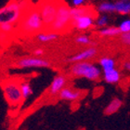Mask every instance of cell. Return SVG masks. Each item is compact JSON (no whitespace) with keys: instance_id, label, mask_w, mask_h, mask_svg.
Instances as JSON below:
<instances>
[{"instance_id":"21","label":"cell","mask_w":130,"mask_h":130,"mask_svg":"<svg viewBox=\"0 0 130 130\" xmlns=\"http://www.w3.org/2000/svg\"><path fill=\"white\" fill-rule=\"evenodd\" d=\"M75 42L81 46H90L92 45V40L88 35H80L75 37Z\"/></svg>"},{"instance_id":"16","label":"cell","mask_w":130,"mask_h":130,"mask_svg":"<svg viewBox=\"0 0 130 130\" xmlns=\"http://www.w3.org/2000/svg\"><path fill=\"white\" fill-rule=\"evenodd\" d=\"M99 35L101 36H116L118 35H121L119 28L114 26H105L103 28H100L99 30Z\"/></svg>"},{"instance_id":"14","label":"cell","mask_w":130,"mask_h":130,"mask_svg":"<svg viewBox=\"0 0 130 130\" xmlns=\"http://www.w3.org/2000/svg\"><path fill=\"white\" fill-rule=\"evenodd\" d=\"M58 37H59V35L54 31H51L49 32H44L41 31L36 35L37 40L41 43H48L51 41H55L56 39H58Z\"/></svg>"},{"instance_id":"27","label":"cell","mask_w":130,"mask_h":130,"mask_svg":"<svg viewBox=\"0 0 130 130\" xmlns=\"http://www.w3.org/2000/svg\"><path fill=\"white\" fill-rule=\"evenodd\" d=\"M124 68H125V70L130 72V61H126L124 63Z\"/></svg>"},{"instance_id":"15","label":"cell","mask_w":130,"mask_h":130,"mask_svg":"<svg viewBox=\"0 0 130 130\" xmlns=\"http://www.w3.org/2000/svg\"><path fill=\"white\" fill-rule=\"evenodd\" d=\"M122 104L123 103L121 100H119V99H113L105 108L104 113L107 114V115H111V114L115 113L122 107Z\"/></svg>"},{"instance_id":"7","label":"cell","mask_w":130,"mask_h":130,"mask_svg":"<svg viewBox=\"0 0 130 130\" xmlns=\"http://www.w3.org/2000/svg\"><path fill=\"white\" fill-rule=\"evenodd\" d=\"M17 66L21 69L29 68H46L50 66L48 60L42 59L41 57H26L18 60Z\"/></svg>"},{"instance_id":"11","label":"cell","mask_w":130,"mask_h":130,"mask_svg":"<svg viewBox=\"0 0 130 130\" xmlns=\"http://www.w3.org/2000/svg\"><path fill=\"white\" fill-rule=\"evenodd\" d=\"M67 83V79L62 74H58L52 80L50 87H49V91L51 95H57L61 91L62 88H64Z\"/></svg>"},{"instance_id":"10","label":"cell","mask_w":130,"mask_h":130,"mask_svg":"<svg viewBox=\"0 0 130 130\" xmlns=\"http://www.w3.org/2000/svg\"><path fill=\"white\" fill-rule=\"evenodd\" d=\"M59 97L61 100L65 101H76L82 97V92L79 90L65 87L59 93Z\"/></svg>"},{"instance_id":"19","label":"cell","mask_w":130,"mask_h":130,"mask_svg":"<svg viewBox=\"0 0 130 130\" xmlns=\"http://www.w3.org/2000/svg\"><path fill=\"white\" fill-rule=\"evenodd\" d=\"M20 86H21V90H22V94L23 100H27L28 98H30L32 95V88L31 87V85L29 82L27 81H23L20 83Z\"/></svg>"},{"instance_id":"24","label":"cell","mask_w":130,"mask_h":130,"mask_svg":"<svg viewBox=\"0 0 130 130\" xmlns=\"http://www.w3.org/2000/svg\"><path fill=\"white\" fill-rule=\"evenodd\" d=\"M120 40H121V42H122L124 45L130 46V32L121 34V36H120Z\"/></svg>"},{"instance_id":"18","label":"cell","mask_w":130,"mask_h":130,"mask_svg":"<svg viewBox=\"0 0 130 130\" xmlns=\"http://www.w3.org/2000/svg\"><path fill=\"white\" fill-rule=\"evenodd\" d=\"M100 65L103 72L111 70V69L115 68V60L112 58L103 57L100 60Z\"/></svg>"},{"instance_id":"9","label":"cell","mask_w":130,"mask_h":130,"mask_svg":"<svg viewBox=\"0 0 130 130\" xmlns=\"http://www.w3.org/2000/svg\"><path fill=\"white\" fill-rule=\"evenodd\" d=\"M98 53V50L94 46H90L87 48L82 50V51L78 52L74 54L73 56L70 57L68 59V61L71 63L74 62H79V61H86V60H89L95 57Z\"/></svg>"},{"instance_id":"8","label":"cell","mask_w":130,"mask_h":130,"mask_svg":"<svg viewBox=\"0 0 130 130\" xmlns=\"http://www.w3.org/2000/svg\"><path fill=\"white\" fill-rule=\"evenodd\" d=\"M94 24H95V18H94V13L91 11V9L87 13L72 20V26L80 31L88 30Z\"/></svg>"},{"instance_id":"22","label":"cell","mask_w":130,"mask_h":130,"mask_svg":"<svg viewBox=\"0 0 130 130\" xmlns=\"http://www.w3.org/2000/svg\"><path fill=\"white\" fill-rule=\"evenodd\" d=\"M118 28H119V30H120V32H121V34L130 32V19L123 21V22L119 24Z\"/></svg>"},{"instance_id":"23","label":"cell","mask_w":130,"mask_h":130,"mask_svg":"<svg viewBox=\"0 0 130 130\" xmlns=\"http://www.w3.org/2000/svg\"><path fill=\"white\" fill-rule=\"evenodd\" d=\"M14 25L10 23H4V24L0 25V32L3 34H9V32H13Z\"/></svg>"},{"instance_id":"13","label":"cell","mask_w":130,"mask_h":130,"mask_svg":"<svg viewBox=\"0 0 130 130\" xmlns=\"http://www.w3.org/2000/svg\"><path fill=\"white\" fill-rule=\"evenodd\" d=\"M114 5L115 12L122 15L130 14V0H117Z\"/></svg>"},{"instance_id":"12","label":"cell","mask_w":130,"mask_h":130,"mask_svg":"<svg viewBox=\"0 0 130 130\" xmlns=\"http://www.w3.org/2000/svg\"><path fill=\"white\" fill-rule=\"evenodd\" d=\"M103 78H104V81L108 84H116L120 81L121 74L119 71L113 68L111 70L103 72Z\"/></svg>"},{"instance_id":"17","label":"cell","mask_w":130,"mask_h":130,"mask_svg":"<svg viewBox=\"0 0 130 130\" xmlns=\"http://www.w3.org/2000/svg\"><path fill=\"white\" fill-rule=\"evenodd\" d=\"M98 11L101 14H108V13H112L115 12V5L112 2H109V1H105V2L100 3V5L98 6Z\"/></svg>"},{"instance_id":"5","label":"cell","mask_w":130,"mask_h":130,"mask_svg":"<svg viewBox=\"0 0 130 130\" xmlns=\"http://www.w3.org/2000/svg\"><path fill=\"white\" fill-rule=\"evenodd\" d=\"M2 88L5 100L9 105L15 107L23 100L21 86L19 83L13 80H8L3 84Z\"/></svg>"},{"instance_id":"26","label":"cell","mask_w":130,"mask_h":130,"mask_svg":"<svg viewBox=\"0 0 130 130\" xmlns=\"http://www.w3.org/2000/svg\"><path fill=\"white\" fill-rule=\"evenodd\" d=\"M34 54L36 57H41L42 55H44V50L42 48H36L34 50Z\"/></svg>"},{"instance_id":"25","label":"cell","mask_w":130,"mask_h":130,"mask_svg":"<svg viewBox=\"0 0 130 130\" xmlns=\"http://www.w3.org/2000/svg\"><path fill=\"white\" fill-rule=\"evenodd\" d=\"M87 0H71V6L73 8H80L83 7Z\"/></svg>"},{"instance_id":"20","label":"cell","mask_w":130,"mask_h":130,"mask_svg":"<svg viewBox=\"0 0 130 130\" xmlns=\"http://www.w3.org/2000/svg\"><path fill=\"white\" fill-rule=\"evenodd\" d=\"M109 22H110V19H109L108 15L107 14H101L100 16H99L96 19L95 25L97 27L103 28L109 24Z\"/></svg>"},{"instance_id":"3","label":"cell","mask_w":130,"mask_h":130,"mask_svg":"<svg viewBox=\"0 0 130 130\" xmlns=\"http://www.w3.org/2000/svg\"><path fill=\"white\" fill-rule=\"evenodd\" d=\"M70 71L74 77L85 78L89 81H97L101 76V71L100 68L87 60L73 63Z\"/></svg>"},{"instance_id":"1","label":"cell","mask_w":130,"mask_h":130,"mask_svg":"<svg viewBox=\"0 0 130 130\" xmlns=\"http://www.w3.org/2000/svg\"><path fill=\"white\" fill-rule=\"evenodd\" d=\"M19 23L22 32L27 35L41 32L45 28L40 11L37 8L26 9Z\"/></svg>"},{"instance_id":"6","label":"cell","mask_w":130,"mask_h":130,"mask_svg":"<svg viewBox=\"0 0 130 130\" xmlns=\"http://www.w3.org/2000/svg\"><path fill=\"white\" fill-rule=\"evenodd\" d=\"M59 3L53 2V1H46L43 2L39 8L41 17L45 24V28L49 29L51 27L52 23L54 22L56 14H57V8Z\"/></svg>"},{"instance_id":"4","label":"cell","mask_w":130,"mask_h":130,"mask_svg":"<svg viewBox=\"0 0 130 130\" xmlns=\"http://www.w3.org/2000/svg\"><path fill=\"white\" fill-rule=\"evenodd\" d=\"M70 25H72V14L71 8L64 3H59L57 8V14L52 23L50 31L63 32Z\"/></svg>"},{"instance_id":"2","label":"cell","mask_w":130,"mask_h":130,"mask_svg":"<svg viewBox=\"0 0 130 130\" xmlns=\"http://www.w3.org/2000/svg\"><path fill=\"white\" fill-rule=\"evenodd\" d=\"M25 4L13 1L0 8V25L4 23L16 24L22 20L25 12Z\"/></svg>"}]
</instances>
